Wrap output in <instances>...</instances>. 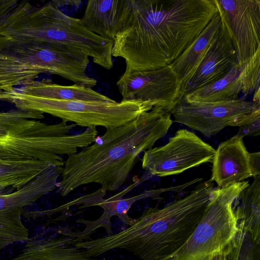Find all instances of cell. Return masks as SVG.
<instances>
[{
  "instance_id": "cell-1",
  "label": "cell",
  "mask_w": 260,
  "mask_h": 260,
  "mask_svg": "<svg viewBox=\"0 0 260 260\" xmlns=\"http://www.w3.org/2000/svg\"><path fill=\"white\" fill-rule=\"evenodd\" d=\"M218 12L215 0H122L112 57L123 58L125 70L169 66Z\"/></svg>"
},
{
  "instance_id": "cell-2",
  "label": "cell",
  "mask_w": 260,
  "mask_h": 260,
  "mask_svg": "<svg viewBox=\"0 0 260 260\" xmlns=\"http://www.w3.org/2000/svg\"><path fill=\"white\" fill-rule=\"evenodd\" d=\"M169 111L154 107L131 122L106 128L90 145L68 156L57 192L65 197L77 188L95 183L115 191L126 181L138 157L168 133Z\"/></svg>"
},
{
  "instance_id": "cell-3",
  "label": "cell",
  "mask_w": 260,
  "mask_h": 260,
  "mask_svg": "<svg viewBox=\"0 0 260 260\" xmlns=\"http://www.w3.org/2000/svg\"><path fill=\"white\" fill-rule=\"evenodd\" d=\"M213 183L198 185L185 197L161 208L150 207L128 228L119 232L79 242L88 257L116 249H125L141 260H159L178 249L201 221L209 202Z\"/></svg>"
},
{
  "instance_id": "cell-4",
  "label": "cell",
  "mask_w": 260,
  "mask_h": 260,
  "mask_svg": "<svg viewBox=\"0 0 260 260\" xmlns=\"http://www.w3.org/2000/svg\"><path fill=\"white\" fill-rule=\"evenodd\" d=\"M0 38L69 46L82 51L104 68L113 66V41L90 31L80 19L66 15L52 1L37 7L19 1L0 20Z\"/></svg>"
},
{
  "instance_id": "cell-5",
  "label": "cell",
  "mask_w": 260,
  "mask_h": 260,
  "mask_svg": "<svg viewBox=\"0 0 260 260\" xmlns=\"http://www.w3.org/2000/svg\"><path fill=\"white\" fill-rule=\"evenodd\" d=\"M76 126L63 121L48 124L39 120L29 119L12 128L0 139V159L36 160L63 167L64 161L61 155L76 153L79 148L91 144L98 136L95 127L68 135Z\"/></svg>"
},
{
  "instance_id": "cell-6",
  "label": "cell",
  "mask_w": 260,
  "mask_h": 260,
  "mask_svg": "<svg viewBox=\"0 0 260 260\" xmlns=\"http://www.w3.org/2000/svg\"><path fill=\"white\" fill-rule=\"evenodd\" d=\"M0 100L17 109L49 114L87 128L124 125L153 108L150 103L138 100L105 102L44 98L21 93L15 87L0 92Z\"/></svg>"
},
{
  "instance_id": "cell-7",
  "label": "cell",
  "mask_w": 260,
  "mask_h": 260,
  "mask_svg": "<svg viewBox=\"0 0 260 260\" xmlns=\"http://www.w3.org/2000/svg\"><path fill=\"white\" fill-rule=\"evenodd\" d=\"M249 185L243 181L226 187L213 188L202 219L186 241L159 260H211L224 251L237 232L233 204Z\"/></svg>"
},
{
  "instance_id": "cell-8",
  "label": "cell",
  "mask_w": 260,
  "mask_h": 260,
  "mask_svg": "<svg viewBox=\"0 0 260 260\" xmlns=\"http://www.w3.org/2000/svg\"><path fill=\"white\" fill-rule=\"evenodd\" d=\"M0 59H13L40 68L74 84L90 88L96 84V80L86 74L89 57L69 46L0 38Z\"/></svg>"
},
{
  "instance_id": "cell-9",
  "label": "cell",
  "mask_w": 260,
  "mask_h": 260,
  "mask_svg": "<svg viewBox=\"0 0 260 260\" xmlns=\"http://www.w3.org/2000/svg\"><path fill=\"white\" fill-rule=\"evenodd\" d=\"M173 122L211 137L224 128L240 126L260 117V103L239 98L213 103L187 102L180 99L169 111Z\"/></svg>"
},
{
  "instance_id": "cell-10",
  "label": "cell",
  "mask_w": 260,
  "mask_h": 260,
  "mask_svg": "<svg viewBox=\"0 0 260 260\" xmlns=\"http://www.w3.org/2000/svg\"><path fill=\"white\" fill-rule=\"evenodd\" d=\"M62 171V167L51 166L18 190L0 191V251L28 240V230L21 218L24 208L57 188Z\"/></svg>"
},
{
  "instance_id": "cell-11",
  "label": "cell",
  "mask_w": 260,
  "mask_h": 260,
  "mask_svg": "<svg viewBox=\"0 0 260 260\" xmlns=\"http://www.w3.org/2000/svg\"><path fill=\"white\" fill-rule=\"evenodd\" d=\"M215 149L194 133L182 129L164 146L145 151L142 167L151 175L165 177L211 162Z\"/></svg>"
},
{
  "instance_id": "cell-12",
  "label": "cell",
  "mask_w": 260,
  "mask_h": 260,
  "mask_svg": "<svg viewBox=\"0 0 260 260\" xmlns=\"http://www.w3.org/2000/svg\"><path fill=\"white\" fill-rule=\"evenodd\" d=\"M243 70L260 58V1L215 0Z\"/></svg>"
},
{
  "instance_id": "cell-13",
  "label": "cell",
  "mask_w": 260,
  "mask_h": 260,
  "mask_svg": "<svg viewBox=\"0 0 260 260\" xmlns=\"http://www.w3.org/2000/svg\"><path fill=\"white\" fill-rule=\"evenodd\" d=\"M144 177L145 176L141 179L137 177L135 178V179L134 178L133 182L128 186L107 199L103 198L106 194L107 190L101 188L95 192L79 197L62 206L58 207L60 211L66 208L75 205L80 206V208L96 206L101 207L104 210L103 214L96 220L79 219L77 220V222L85 225V228L82 231L78 232L61 231L60 232V233L73 238V242L77 243L88 240L90 235L100 228H104L108 233V235L113 234L111 219L113 216H117L120 220L128 226L132 225L135 219L131 217L128 215V212L132 205L138 200L148 197H153L158 193H161L160 190H151L130 198H123L127 193L144 181L145 180L144 179Z\"/></svg>"
},
{
  "instance_id": "cell-14",
  "label": "cell",
  "mask_w": 260,
  "mask_h": 260,
  "mask_svg": "<svg viewBox=\"0 0 260 260\" xmlns=\"http://www.w3.org/2000/svg\"><path fill=\"white\" fill-rule=\"evenodd\" d=\"M116 85L123 100H138L169 111L181 97V84L170 67L125 70Z\"/></svg>"
},
{
  "instance_id": "cell-15",
  "label": "cell",
  "mask_w": 260,
  "mask_h": 260,
  "mask_svg": "<svg viewBox=\"0 0 260 260\" xmlns=\"http://www.w3.org/2000/svg\"><path fill=\"white\" fill-rule=\"evenodd\" d=\"M221 21V26L203 60L182 89L181 98L223 78L238 65L232 39L222 18Z\"/></svg>"
},
{
  "instance_id": "cell-16",
  "label": "cell",
  "mask_w": 260,
  "mask_h": 260,
  "mask_svg": "<svg viewBox=\"0 0 260 260\" xmlns=\"http://www.w3.org/2000/svg\"><path fill=\"white\" fill-rule=\"evenodd\" d=\"M249 153L243 139L234 136L219 144L212 159L210 180L218 187H226L253 177Z\"/></svg>"
},
{
  "instance_id": "cell-17",
  "label": "cell",
  "mask_w": 260,
  "mask_h": 260,
  "mask_svg": "<svg viewBox=\"0 0 260 260\" xmlns=\"http://www.w3.org/2000/svg\"><path fill=\"white\" fill-rule=\"evenodd\" d=\"M73 238H29L17 256L11 260H96L86 256L83 250L73 244Z\"/></svg>"
},
{
  "instance_id": "cell-18",
  "label": "cell",
  "mask_w": 260,
  "mask_h": 260,
  "mask_svg": "<svg viewBox=\"0 0 260 260\" xmlns=\"http://www.w3.org/2000/svg\"><path fill=\"white\" fill-rule=\"evenodd\" d=\"M221 22L218 11L198 37L169 66L179 81L181 92L203 60Z\"/></svg>"
},
{
  "instance_id": "cell-19",
  "label": "cell",
  "mask_w": 260,
  "mask_h": 260,
  "mask_svg": "<svg viewBox=\"0 0 260 260\" xmlns=\"http://www.w3.org/2000/svg\"><path fill=\"white\" fill-rule=\"evenodd\" d=\"M15 89L21 93L44 98L89 102H114L115 101L99 93L91 88L74 84L62 85L50 80H32Z\"/></svg>"
},
{
  "instance_id": "cell-20",
  "label": "cell",
  "mask_w": 260,
  "mask_h": 260,
  "mask_svg": "<svg viewBox=\"0 0 260 260\" xmlns=\"http://www.w3.org/2000/svg\"><path fill=\"white\" fill-rule=\"evenodd\" d=\"M251 185L243 189L234 202L233 209L237 228L249 233L260 243V175L254 176Z\"/></svg>"
},
{
  "instance_id": "cell-21",
  "label": "cell",
  "mask_w": 260,
  "mask_h": 260,
  "mask_svg": "<svg viewBox=\"0 0 260 260\" xmlns=\"http://www.w3.org/2000/svg\"><path fill=\"white\" fill-rule=\"evenodd\" d=\"M121 7L122 0H89L81 22L93 33L113 41Z\"/></svg>"
},
{
  "instance_id": "cell-22",
  "label": "cell",
  "mask_w": 260,
  "mask_h": 260,
  "mask_svg": "<svg viewBox=\"0 0 260 260\" xmlns=\"http://www.w3.org/2000/svg\"><path fill=\"white\" fill-rule=\"evenodd\" d=\"M241 72V69L237 65L223 78L186 94L181 99L193 103H213L239 99L243 90Z\"/></svg>"
},
{
  "instance_id": "cell-23",
  "label": "cell",
  "mask_w": 260,
  "mask_h": 260,
  "mask_svg": "<svg viewBox=\"0 0 260 260\" xmlns=\"http://www.w3.org/2000/svg\"><path fill=\"white\" fill-rule=\"evenodd\" d=\"M52 165L40 160L14 161L0 159V191L18 190Z\"/></svg>"
},
{
  "instance_id": "cell-24",
  "label": "cell",
  "mask_w": 260,
  "mask_h": 260,
  "mask_svg": "<svg viewBox=\"0 0 260 260\" xmlns=\"http://www.w3.org/2000/svg\"><path fill=\"white\" fill-rule=\"evenodd\" d=\"M42 73L40 68L13 59H0V92L22 86Z\"/></svg>"
},
{
  "instance_id": "cell-25",
  "label": "cell",
  "mask_w": 260,
  "mask_h": 260,
  "mask_svg": "<svg viewBox=\"0 0 260 260\" xmlns=\"http://www.w3.org/2000/svg\"><path fill=\"white\" fill-rule=\"evenodd\" d=\"M227 260H260L259 244L250 235L237 228V233L228 246Z\"/></svg>"
},
{
  "instance_id": "cell-26",
  "label": "cell",
  "mask_w": 260,
  "mask_h": 260,
  "mask_svg": "<svg viewBox=\"0 0 260 260\" xmlns=\"http://www.w3.org/2000/svg\"><path fill=\"white\" fill-rule=\"evenodd\" d=\"M44 118L43 113L35 111L17 109L0 112V139L5 137L12 128L29 119Z\"/></svg>"
},
{
  "instance_id": "cell-27",
  "label": "cell",
  "mask_w": 260,
  "mask_h": 260,
  "mask_svg": "<svg viewBox=\"0 0 260 260\" xmlns=\"http://www.w3.org/2000/svg\"><path fill=\"white\" fill-rule=\"evenodd\" d=\"M260 134V117L239 126V131L234 137L243 139L246 136H257Z\"/></svg>"
},
{
  "instance_id": "cell-28",
  "label": "cell",
  "mask_w": 260,
  "mask_h": 260,
  "mask_svg": "<svg viewBox=\"0 0 260 260\" xmlns=\"http://www.w3.org/2000/svg\"><path fill=\"white\" fill-rule=\"evenodd\" d=\"M249 164L253 177L260 175V152L249 153Z\"/></svg>"
},
{
  "instance_id": "cell-29",
  "label": "cell",
  "mask_w": 260,
  "mask_h": 260,
  "mask_svg": "<svg viewBox=\"0 0 260 260\" xmlns=\"http://www.w3.org/2000/svg\"><path fill=\"white\" fill-rule=\"evenodd\" d=\"M18 1V0H0V20L14 8Z\"/></svg>"
},
{
  "instance_id": "cell-30",
  "label": "cell",
  "mask_w": 260,
  "mask_h": 260,
  "mask_svg": "<svg viewBox=\"0 0 260 260\" xmlns=\"http://www.w3.org/2000/svg\"><path fill=\"white\" fill-rule=\"evenodd\" d=\"M52 2L57 7L67 5H79L81 3L80 1H53Z\"/></svg>"
},
{
  "instance_id": "cell-31",
  "label": "cell",
  "mask_w": 260,
  "mask_h": 260,
  "mask_svg": "<svg viewBox=\"0 0 260 260\" xmlns=\"http://www.w3.org/2000/svg\"><path fill=\"white\" fill-rule=\"evenodd\" d=\"M227 248L221 253L216 255L211 260H227Z\"/></svg>"
}]
</instances>
